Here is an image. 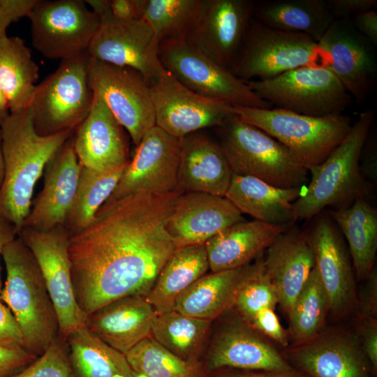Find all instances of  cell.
<instances>
[{"instance_id": "1", "label": "cell", "mask_w": 377, "mask_h": 377, "mask_svg": "<svg viewBox=\"0 0 377 377\" xmlns=\"http://www.w3.org/2000/svg\"><path fill=\"white\" fill-rule=\"evenodd\" d=\"M180 194L128 195L103 205L70 237L74 293L86 315L123 297L147 296L178 248L165 225Z\"/></svg>"}, {"instance_id": "2", "label": "cell", "mask_w": 377, "mask_h": 377, "mask_svg": "<svg viewBox=\"0 0 377 377\" xmlns=\"http://www.w3.org/2000/svg\"><path fill=\"white\" fill-rule=\"evenodd\" d=\"M4 178L0 189V216L18 235L31 206L35 186L57 151L74 131L42 135L35 129L28 109L10 113L0 126Z\"/></svg>"}, {"instance_id": "3", "label": "cell", "mask_w": 377, "mask_h": 377, "mask_svg": "<svg viewBox=\"0 0 377 377\" xmlns=\"http://www.w3.org/2000/svg\"><path fill=\"white\" fill-rule=\"evenodd\" d=\"M1 256L6 278L0 298L21 328L25 349L38 357L59 337L54 304L36 260L19 236Z\"/></svg>"}, {"instance_id": "4", "label": "cell", "mask_w": 377, "mask_h": 377, "mask_svg": "<svg viewBox=\"0 0 377 377\" xmlns=\"http://www.w3.org/2000/svg\"><path fill=\"white\" fill-rule=\"evenodd\" d=\"M374 118V110L362 112L340 144L323 162L309 171L311 179L293 203L296 220L311 219L327 207H346L369 193L360 159Z\"/></svg>"}, {"instance_id": "5", "label": "cell", "mask_w": 377, "mask_h": 377, "mask_svg": "<svg viewBox=\"0 0 377 377\" xmlns=\"http://www.w3.org/2000/svg\"><path fill=\"white\" fill-rule=\"evenodd\" d=\"M233 107L235 115L279 141L308 171L325 160L352 126L343 114L311 117L273 108Z\"/></svg>"}, {"instance_id": "6", "label": "cell", "mask_w": 377, "mask_h": 377, "mask_svg": "<svg viewBox=\"0 0 377 377\" xmlns=\"http://www.w3.org/2000/svg\"><path fill=\"white\" fill-rule=\"evenodd\" d=\"M223 127L220 145L233 174L283 188H304L308 170L279 141L238 116Z\"/></svg>"}, {"instance_id": "7", "label": "cell", "mask_w": 377, "mask_h": 377, "mask_svg": "<svg viewBox=\"0 0 377 377\" xmlns=\"http://www.w3.org/2000/svg\"><path fill=\"white\" fill-rule=\"evenodd\" d=\"M91 60L87 52L63 59L36 85L28 110L39 134L75 131L87 117L94 99L89 82Z\"/></svg>"}, {"instance_id": "8", "label": "cell", "mask_w": 377, "mask_h": 377, "mask_svg": "<svg viewBox=\"0 0 377 377\" xmlns=\"http://www.w3.org/2000/svg\"><path fill=\"white\" fill-rule=\"evenodd\" d=\"M246 83L272 108L306 116L343 114L352 100L325 64L302 66L269 79Z\"/></svg>"}, {"instance_id": "9", "label": "cell", "mask_w": 377, "mask_h": 377, "mask_svg": "<svg viewBox=\"0 0 377 377\" xmlns=\"http://www.w3.org/2000/svg\"><path fill=\"white\" fill-rule=\"evenodd\" d=\"M328 57L311 37L250 23L232 73L244 82L269 79L306 66L327 65Z\"/></svg>"}, {"instance_id": "10", "label": "cell", "mask_w": 377, "mask_h": 377, "mask_svg": "<svg viewBox=\"0 0 377 377\" xmlns=\"http://www.w3.org/2000/svg\"><path fill=\"white\" fill-rule=\"evenodd\" d=\"M98 16L100 25L87 52L93 59L139 72L149 84L164 69L160 43L142 19L121 20L114 17L108 0H87Z\"/></svg>"}, {"instance_id": "11", "label": "cell", "mask_w": 377, "mask_h": 377, "mask_svg": "<svg viewBox=\"0 0 377 377\" xmlns=\"http://www.w3.org/2000/svg\"><path fill=\"white\" fill-rule=\"evenodd\" d=\"M159 57L165 70L186 87L202 96L232 106L272 108L250 89L246 82L184 38L161 43Z\"/></svg>"}, {"instance_id": "12", "label": "cell", "mask_w": 377, "mask_h": 377, "mask_svg": "<svg viewBox=\"0 0 377 377\" xmlns=\"http://www.w3.org/2000/svg\"><path fill=\"white\" fill-rule=\"evenodd\" d=\"M27 17L34 47L50 59L87 52L100 25L98 16L82 0H38Z\"/></svg>"}, {"instance_id": "13", "label": "cell", "mask_w": 377, "mask_h": 377, "mask_svg": "<svg viewBox=\"0 0 377 377\" xmlns=\"http://www.w3.org/2000/svg\"><path fill=\"white\" fill-rule=\"evenodd\" d=\"M18 236L38 263L57 312L59 337L65 341L73 332L86 326L87 320L73 290L68 253L71 236L63 226L50 230L23 228Z\"/></svg>"}, {"instance_id": "14", "label": "cell", "mask_w": 377, "mask_h": 377, "mask_svg": "<svg viewBox=\"0 0 377 377\" xmlns=\"http://www.w3.org/2000/svg\"><path fill=\"white\" fill-rule=\"evenodd\" d=\"M89 82L137 146L156 126L149 84L137 71L91 57Z\"/></svg>"}, {"instance_id": "15", "label": "cell", "mask_w": 377, "mask_h": 377, "mask_svg": "<svg viewBox=\"0 0 377 377\" xmlns=\"http://www.w3.org/2000/svg\"><path fill=\"white\" fill-rule=\"evenodd\" d=\"M149 89L156 126L176 138L204 128L222 126L235 115L232 105L193 92L165 68Z\"/></svg>"}, {"instance_id": "16", "label": "cell", "mask_w": 377, "mask_h": 377, "mask_svg": "<svg viewBox=\"0 0 377 377\" xmlns=\"http://www.w3.org/2000/svg\"><path fill=\"white\" fill-rule=\"evenodd\" d=\"M282 353L294 369L306 377L375 375L353 328L325 327L309 340L290 345Z\"/></svg>"}, {"instance_id": "17", "label": "cell", "mask_w": 377, "mask_h": 377, "mask_svg": "<svg viewBox=\"0 0 377 377\" xmlns=\"http://www.w3.org/2000/svg\"><path fill=\"white\" fill-rule=\"evenodd\" d=\"M180 147L181 139L156 126L151 128L137 145L133 159L103 205L135 193L163 195L177 191Z\"/></svg>"}, {"instance_id": "18", "label": "cell", "mask_w": 377, "mask_h": 377, "mask_svg": "<svg viewBox=\"0 0 377 377\" xmlns=\"http://www.w3.org/2000/svg\"><path fill=\"white\" fill-rule=\"evenodd\" d=\"M306 233L315 267L330 303V314L342 320L355 313L357 302L355 275L349 251L327 212H321Z\"/></svg>"}, {"instance_id": "19", "label": "cell", "mask_w": 377, "mask_h": 377, "mask_svg": "<svg viewBox=\"0 0 377 377\" xmlns=\"http://www.w3.org/2000/svg\"><path fill=\"white\" fill-rule=\"evenodd\" d=\"M254 5L250 0H202L185 40L232 71L251 23Z\"/></svg>"}, {"instance_id": "20", "label": "cell", "mask_w": 377, "mask_h": 377, "mask_svg": "<svg viewBox=\"0 0 377 377\" xmlns=\"http://www.w3.org/2000/svg\"><path fill=\"white\" fill-rule=\"evenodd\" d=\"M234 312L221 321L212 338L207 354V371L295 369L276 343L243 320L235 310Z\"/></svg>"}, {"instance_id": "21", "label": "cell", "mask_w": 377, "mask_h": 377, "mask_svg": "<svg viewBox=\"0 0 377 377\" xmlns=\"http://www.w3.org/2000/svg\"><path fill=\"white\" fill-rule=\"evenodd\" d=\"M328 57L326 65L358 103L374 91L377 63L374 47L350 19L334 20L318 42Z\"/></svg>"}, {"instance_id": "22", "label": "cell", "mask_w": 377, "mask_h": 377, "mask_svg": "<svg viewBox=\"0 0 377 377\" xmlns=\"http://www.w3.org/2000/svg\"><path fill=\"white\" fill-rule=\"evenodd\" d=\"M244 221L226 198L201 192L180 194L165 229L177 247L204 244L225 228Z\"/></svg>"}, {"instance_id": "23", "label": "cell", "mask_w": 377, "mask_h": 377, "mask_svg": "<svg viewBox=\"0 0 377 377\" xmlns=\"http://www.w3.org/2000/svg\"><path fill=\"white\" fill-rule=\"evenodd\" d=\"M124 129L103 99L94 94L92 108L73 137L80 165L98 172L126 165L128 148Z\"/></svg>"}, {"instance_id": "24", "label": "cell", "mask_w": 377, "mask_h": 377, "mask_svg": "<svg viewBox=\"0 0 377 377\" xmlns=\"http://www.w3.org/2000/svg\"><path fill=\"white\" fill-rule=\"evenodd\" d=\"M80 168L72 136L47 164L43 189L22 228L50 230L64 226L75 195Z\"/></svg>"}, {"instance_id": "25", "label": "cell", "mask_w": 377, "mask_h": 377, "mask_svg": "<svg viewBox=\"0 0 377 377\" xmlns=\"http://www.w3.org/2000/svg\"><path fill=\"white\" fill-rule=\"evenodd\" d=\"M264 270L260 255L246 265L205 274L179 296L174 310L213 320L232 309L242 289Z\"/></svg>"}, {"instance_id": "26", "label": "cell", "mask_w": 377, "mask_h": 377, "mask_svg": "<svg viewBox=\"0 0 377 377\" xmlns=\"http://www.w3.org/2000/svg\"><path fill=\"white\" fill-rule=\"evenodd\" d=\"M263 260L265 272L276 289L279 304L288 315L315 266L306 233L289 227L267 248Z\"/></svg>"}, {"instance_id": "27", "label": "cell", "mask_w": 377, "mask_h": 377, "mask_svg": "<svg viewBox=\"0 0 377 377\" xmlns=\"http://www.w3.org/2000/svg\"><path fill=\"white\" fill-rule=\"evenodd\" d=\"M232 176L220 145L197 132L181 139L177 191L225 197Z\"/></svg>"}, {"instance_id": "28", "label": "cell", "mask_w": 377, "mask_h": 377, "mask_svg": "<svg viewBox=\"0 0 377 377\" xmlns=\"http://www.w3.org/2000/svg\"><path fill=\"white\" fill-rule=\"evenodd\" d=\"M156 316L145 297L129 295L113 300L88 315L86 326L104 343L125 355L150 336Z\"/></svg>"}, {"instance_id": "29", "label": "cell", "mask_w": 377, "mask_h": 377, "mask_svg": "<svg viewBox=\"0 0 377 377\" xmlns=\"http://www.w3.org/2000/svg\"><path fill=\"white\" fill-rule=\"evenodd\" d=\"M288 228L254 220L225 228L204 244L211 272L235 269L252 263Z\"/></svg>"}, {"instance_id": "30", "label": "cell", "mask_w": 377, "mask_h": 377, "mask_svg": "<svg viewBox=\"0 0 377 377\" xmlns=\"http://www.w3.org/2000/svg\"><path fill=\"white\" fill-rule=\"evenodd\" d=\"M304 188H279L253 177L233 174L225 197L242 214L267 223L290 227L296 221L293 203Z\"/></svg>"}, {"instance_id": "31", "label": "cell", "mask_w": 377, "mask_h": 377, "mask_svg": "<svg viewBox=\"0 0 377 377\" xmlns=\"http://www.w3.org/2000/svg\"><path fill=\"white\" fill-rule=\"evenodd\" d=\"M209 269L204 244L178 247L161 269L145 298L156 314L172 311L179 296Z\"/></svg>"}, {"instance_id": "32", "label": "cell", "mask_w": 377, "mask_h": 377, "mask_svg": "<svg viewBox=\"0 0 377 377\" xmlns=\"http://www.w3.org/2000/svg\"><path fill=\"white\" fill-rule=\"evenodd\" d=\"M328 214L347 240L355 277L364 281L373 269L377 251V210L359 198Z\"/></svg>"}, {"instance_id": "33", "label": "cell", "mask_w": 377, "mask_h": 377, "mask_svg": "<svg viewBox=\"0 0 377 377\" xmlns=\"http://www.w3.org/2000/svg\"><path fill=\"white\" fill-rule=\"evenodd\" d=\"M253 15L265 26L302 34L317 43L334 20L326 0L263 1L255 3Z\"/></svg>"}, {"instance_id": "34", "label": "cell", "mask_w": 377, "mask_h": 377, "mask_svg": "<svg viewBox=\"0 0 377 377\" xmlns=\"http://www.w3.org/2000/svg\"><path fill=\"white\" fill-rule=\"evenodd\" d=\"M30 49L17 36L0 38V82L10 113L28 109L38 79Z\"/></svg>"}, {"instance_id": "35", "label": "cell", "mask_w": 377, "mask_h": 377, "mask_svg": "<svg viewBox=\"0 0 377 377\" xmlns=\"http://www.w3.org/2000/svg\"><path fill=\"white\" fill-rule=\"evenodd\" d=\"M69 362L75 377H135L124 354L92 334L87 326L66 339Z\"/></svg>"}, {"instance_id": "36", "label": "cell", "mask_w": 377, "mask_h": 377, "mask_svg": "<svg viewBox=\"0 0 377 377\" xmlns=\"http://www.w3.org/2000/svg\"><path fill=\"white\" fill-rule=\"evenodd\" d=\"M212 322L173 310L156 314L150 336L182 360L198 362L211 332Z\"/></svg>"}, {"instance_id": "37", "label": "cell", "mask_w": 377, "mask_h": 377, "mask_svg": "<svg viewBox=\"0 0 377 377\" xmlns=\"http://www.w3.org/2000/svg\"><path fill=\"white\" fill-rule=\"evenodd\" d=\"M126 165L108 172L81 166L75 195L64 227L70 236L86 228L109 198Z\"/></svg>"}, {"instance_id": "38", "label": "cell", "mask_w": 377, "mask_h": 377, "mask_svg": "<svg viewBox=\"0 0 377 377\" xmlns=\"http://www.w3.org/2000/svg\"><path fill=\"white\" fill-rule=\"evenodd\" d=\"M330 314L327 295L314 266L288 313L290 345L304 343L326 327Z\"/></svg>"}, {"instance_id": "39", "label": "cell", "mask_w": 377, "mask_h": 377, "mask_svg": "<svg viewBox=\"0 0 377 377\" xmlns=\"http://www.w3.org/2000/svg\"><path fill=\"white\" fill-rule=\"evenodd\" d=\"M202 0H145L142 19L159 43L185 38L195 22Z\"/></svg>"}, {"instance_id": "40", "label": "cell", "mask_w": 377, "mask_h": 377, "mask_svg": "<svg viewBox=\"0 0 377 377\" xmlns=\"http://www.w3.org/2000/svg\"><path fill=\"white\" fill-rule=\"evenodd\" d=\"M125 356L138 374L147 377H200L198 362L182 360L149 336L130 350Z\"/></svg>"}, {"instance_id": "41", "label": "cell", "mask_w": 377, "mask_h": 377, "mask_svg": "<svg viewBox=\"0 0 377 377\" xmlns=\"http://www.w3.org/2000/svg\"><path fill=\"white\" fill-rule=\"evenodd\" d=\"M277 304V293L264 270L242 289L233 309L243 320L248 322L260 311L266 308L275 309Z\"/></svg>"}, {"instance_id": "42", "label": "cell", "mask_w": 377, "mask_h": 377, "mask_svg": "<svg viewBox=\"0 0 377 377\" xmlns=\"http://www.w3.org/2000/svg\"><path fill=\"white\" fill-rule=\"evenodd\" d=\"M11 377H75L66 341L59 337L34 362Z\"/></svg>"}, {"instance_id": "43", "label": "cell", "mask_w": 377, "mask_h": 377, "mask_svg": "<svg viewBox=\"0 0 377 377\" xmlns=\"http://www.w3.org/2000/svg\"><path fill=\"white\" fill-rule=\"evenodd\" d=\"M246 323L282 350L290 346L287 330L282 326L274 309H264Z\"/></svg>"}, {"instance_id": "44", "label": "cell", "mask_w": 377, "mask_h": 377, "mask_svg": "<svg viewBox=\"0 0 377 377\" xmlns=\"http://www.w3.org/2000/svg\"><path fill=\"white\" fill-rule=\"evenodd\" d=\"M374 374H377V318L355 314L353 327Z\"/></svg>"}, {"instance_id": "45", "label": "cell", "mask_w": 377, "mask_h": 377, "mask_svg": "<svg viewBox=\"0 0 377 377\" xmlns=\"http://www.w3.org/2000/svg\"><path fill=\"white\" fill-rule=\"evenodd\" d=\"M0 346L24 348L21 328L14 315L0 298Z\"/></svg>"}, {"instance_id": "46", "label": "cell", "mask_w": 377, "mask_h": 377, "mask_svg": "<svg viewBox=\"0 0 377 377\" xmlns=\"http://www.w3.org/2000/svg\"><path fill=\"white\" fill-rule=\"evenodd\" d=\"M38 356L24 348L0 346V377H11L37 359Z\"/></svg>"}, {"instance_id": "47", "label": "cell", "mask_w": 377, "mask_h": 377, "mask_svg": "<svg viewBox=\"0 0 377 377\" xmlns=\"http://www.w3.org/2000/svg\"><path fill=\"white\" fill-rule=\"evenodd\" d=\"M38 0H0V38L7 35L10 25L28 17Z\"/></svg>"}, {"instance_id": "48", "label": "cell", "mask_w": 377, "mask_h": 377, "mask_svg": "<svg viewBox=\"0 0 377 377\" xmlns=\"http://www.w3.org/2000/svg\"><path fill=\"white\" fill-rule=\"evenodd\" d=\"M363 288L357 293V302L355 314L377 318V270L374 267Z\"/></svg>"}, {"instance_id": "49", "label": "cell", "mask_w": 377, "mask_h": 377, "mask_svg": "<svg viewBox=\"0 0 377 377\" xmlns=\"http://www.w3.org/2000/svg\"><path fill=\"white\" fill-rule=\"evenodd\" d=\"M334 20L350 19L377 6L376 0H326Z\"/></svg>"}, {"instance_id": "50", "label": "cell", "mask_w": 377, "mask_h": 377, "mask_svg": "<svg viewBox=\"0 0 377 377\" xmlns=\"http://www.w3.org/2000/svg\"><path fill=\"white\" fill-rule=\"evenodd\" d=\"M145 0H111L110 10L112 15L121 20L141 19Z\"/></svg>"}, {"instance_id": "51", "label": "cell", "mask_w": 377, "mask_h": 377, "mask_svg": "<svg viewBox=\"0 0 377 377\" xmlns=\"http://www.w3.org/2000/svg\"><path fill=\"white\" fill-rule=\"evenodd\" d=\"M355 28L374 47L377 45V11L371 9L350 18Z\"/></svg>"}, {"instance_id": "52", "label": "cell", "mask_w": 377, "mask_h": 377, "mask_svg": "<svg viewBox=\"0 0 377 377\" xmlns=\"http://www.w3.org/2000/svg\"><path fill=\"white\" fill-rule=\"evenodd\" d=\"M212 377H306L295 369L288 371L223 369Z\"/></svg>"}, {"instance_id": "53", "label": "cell", "mask_w": 377, "mask_h": 377, "mask_svg": "<svg viewBox=\"0 0 377 377\" xmlns=\"http://www.w3.org/2000/svg\"><path fill=\"white\" fill-rule=\"evenodd\" d=\"M377 160V142L376 136L369 134L362 148L360 166L363 175L369 176L371 179L376 177V161Z\"/></svg>"}, {"instance_id": "54", "label": "cell", "mask_w": 377, "mask_h": 377, "mask_svg": "<svg viewBox=\"0 0 377 377\" xmlns=\"http://www.w3.org/2000/svg\"><path fill=\"white\" fill-rule=\"evenodd\" d=\"M17 236L18 232L14 226L3 217L0 216V257L5 246L15 239ZM1 290L0 276V296Z\"/></svg>"}, {"instance_id": "55", "label": "cell", "mask_w": 377, "mask_h": 377, "mask_svg": "<svg viewBox=\"0 0 377 377\" xmlns=\"http://www.w3.org/2000/svg\"><path fill=\"white\" fill-rule=\"evenodd\" d=\"M10 110L0 82V126L9 116Z\"/></svg>"}, {"instance_id": "56", "label": "cell", "mask_w": 377, "mask_h": 377, "mask_svg": "<svg viewBox=\"0 0 377 377\" xmlns=\"http://www.w3.org/2000/svg\"><path fill=\"white\" fill-rule=\"evenodd\" d=\"M4 178V161L2 151V145H1V134L0 131V189L1 188Z\"/></svg>"}, {"instance_id": "57", "label": "cell", "mask_w": 377, "mask_h": 377, "mask_svg": "<svg viewBox=\"0 0 377 377\" xmlns=\"http://www.w3.org/2000/svg\"><path fill=\"white\" fill-rule=\"evenodd\" d=\"M135 377H147V376L141 375V374H136Z\"/></svg>"}]
</instances>
